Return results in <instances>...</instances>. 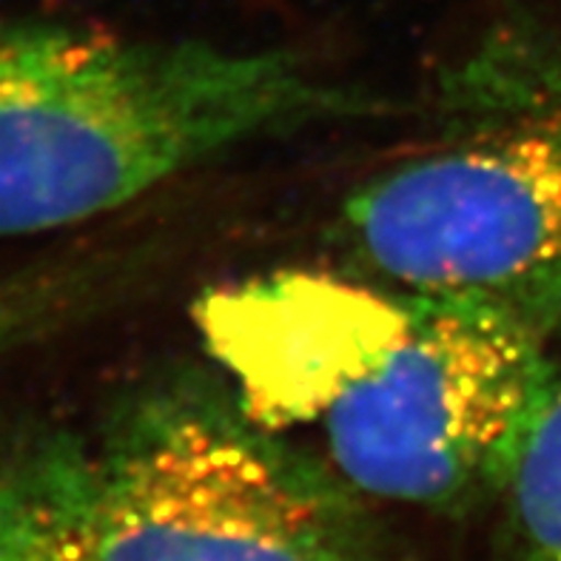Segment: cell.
Wrapping results in <instances>:
<instances>
[{
    "label": "cell",
    "mask_w": 561,
    "mask_h": 561,
    "mask_svg": "<svg viewBox=\"0 0 561 561\" xmlns=\"http://www.w3.org/2000/svg\"><path fill=\"white\" fill-rule=\"evenodd\" d=\"M197 325L254 420L313 431L356 493L425 511L502 496L556 370L511 313L363 274L222 285Z\"/></svg>",
    "instance_id": "cell-1"
},
{
    "label": "cell",
    "mask_w": 561,
    "mask_h": 561,
    "mask_svg": "<svg viewBox=\"0 0 561 561\" xmlns=\"http://www.w3.org/2000/svg\"><path fill=\"white\" fill-rule=\"evenodd\" d=\"M363 106L294 51L0 23V240L98 220L245 142Z\"/></svg>",
    "instance_id": "cell-2"
},
{
    "label": "cell",
    "mask_w": 561,
    "mask_h": 561,
    "mask_svg": "<svg viewBox=\"0 0 561 561\" xmlns=\"http://www.w3.org/2000/svg\"><path fill=\"white\" fill-rule=\"evenodd\" d=\"M420 149L340 211L354 274L561 336V43L499 35L445 75Z\"/></svg>",
    "instance_id": "cell-3"
},
{
    "label": "cell",
    "mask_w": 561,
    "mask_h": 561,
    "mask_svg": "<svg viewBox=\"0 0 561 561\" xmlns=\"http://www.w3.org/2000/svg\"><path fill=\"white\" fill-rule=\"evenodd\" d=\"M254 420L231 388L135 393L92 448L103 561H391L363 493Z\"/></svg>",
    "instance_id": "cell-4"
},
{
    "label": "cell",
    "mask_w": 561,
    "mask_h": 561,
    "mask_svg": "<svg viewBox=\"0 0 561 561\" xmlns=\"http://www.w3.org/2000/svg\"><path fill=\"white\" fill-rule=\"evenodd\" d=\"M0 561H103L92 527V448L28 436L0 459Z\"/></svg>",
    "instance_id": "cell-5"
},
{
    "label": "cell",
    "mask_w": 561,
    "mask_h": 561,
    "mask_svg": "<svg viewBox=\"0 0 561 561\" xmlns=\"http://www.w3.org/2000/svg\"><path fill=\"white\" fill-rule=\"evenodd\" d=\"M499 502L507 561H561V363Z\"/></svg>",
    "instance_id": "cell-6"
}]
</instances>
